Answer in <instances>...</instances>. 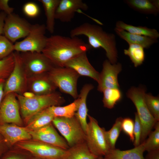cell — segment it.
I'll return each mask as SVG.
<instances>
[{"label": "cell", "instance_id": "1", "mask_svg": "<svg viewBox=\"0 0 159 159\" xmlns=\"http://www.w3.org/2000/svg\"><path fill=\"white\" fill-rule=\"evenodd\" d=\"M91 48L77 37L57 35L47 37L42 52L55 66L64 67L68 61Z\"/></svg>", "mask_w": 159, "mask_h": 159}, {"label": "cell", "instance_id": "2", "mask_svg": "<svg viewBox=\"0 0 159 159\" xmlns=\"http://www.w3.org/2000/svg\"><path fill=\"white\" fill-rule=\"evenodd\" d=\"M70 34L71 37L85 36L87 37L88 44L91 48H102L109 62L112 64L117 63L118 52L114 34L107 32L99 26L88 22L72 29Z\"/></svg>", "mask_w": 159, "mask_h": 159}, {"label": "cell", "instance_id": "3", "mask_svg": "<svg viewBox=\"0 0 159 159\" xmlns=\"http://www.w3.org/2000/svg\"><path fill=\"white\" fill-rule=\"evenodd\" d=\"M22 115L27 120L37 112L53 106H60L65 100L59 93L56 92L44 95H35L26 98L22 95L15 93Z\"/></svg>", "mask_w": 159, "mask_h": 159}, {"label": "cell", "instance_id": "4", "mask_svg": "<svg viewBox=\"0 0 159 159\" xmlns=\"http://www.w3.org/2000/svg\"><path fill=\"white\" fill-rule=\"evenodd\" d=\"M145 94L144 88L134 87L130 88L127 93V97L132 102L136 107V113L142 125L141 143L146 139L158 122L146 105L145 99Z\"/></svg>", "mask_w": 159, "mask_h": 159}, {"label": "cell", "instance_id": "5", "mask_svg": "<svg viewBox=\"0 0 159 159\" xmlns=\"http://www.w3.org/2000/svg\"><path fill=\"white\" fill-rule=\"evenodd\" d=\"M89 122L85 132V142L90 151L97 157H103L111 149L105 129L99 125L94 118L88 115Z\"/></svg>", "mask_w": 159, "mask_h": 159}, {"label": "cell", "instance_id": "6", "mask_svg": "<svg viewBox=\"0 0 159 159\" xmlns=\"http://www.w3.org/2000/svg\"><path fill=\"white\" fill-rule=\"evenodd\" d=\"M47 74L57 88L74 99L78 96L77 82L80 75L74 70L66 67H54Z\"/></svg>", "mask_w": 159, "mask_h": 159}, {"label": "cell", "instance_id": "7", "mask_svg": "<svg viewBox=\"0 0 159 159\" xmlns=\"http://www.w3.org/2000/svg\"><path fill=\"white\" fill-rule=\"evenodd\" d=\"M52 122L69 147L85 142V134L75 116L69 118L55 117Z\"/></svg>", "mask_w": 159, "mask_h": 159}, {"label": "cell", "instance_id": "8", "mask_svg": "<svg viewBox=\"0 0 159 159\" xmlns=\"http://www.w3.org/2000/svg\"><path fill=\"white\" fill-rule=\"evenodd\" d=\"M46 30L44 24L32 25L30 31L25 39L14 44V50L19 52H42L47 38L45 35Z\"/></svg>", "mask_w": 159, "mask_h": 159}, {"label": "cell", "instance_id": "9", "mask_svg": "<svg viewBox=\"0 0 159 159\" xmlns=\"http://www.w3.org/2000/svg\"><path fill=\"white\" fill-rule=\"evenodd\" d=\"M14 65L12 71L6 80L4 97L11 93L22 95L27 91L28 77L24 69L19 52H13Z\"/></svg>", "mask_w": 159, "mask_h": 159}, {"label": "cell", "instance_id": "10", "mask_svg": "<svg viewBox=\"0 0 159 159\" xmlns=\"http://www.w3.org/2000/svg\"><path fill=\"white\" fill-rule=\"evenodd\" d=\"M27 77L47 73L55 66L42 52H19Z\"/></svg>", "mask_w": 159, "mask_h": 159}, {"label": "cell", "instance_id": "11", "mask_svg": "<svg viewBox=\"0 0 159 159\" xmlns=\"http://www.w3.org/2000/svg\"><path fill=\"white\" fill-rule=\"evenodd\" d=\"M18 146L33 156L42 159H62L66 150L39 141L25 140L19 142Z\"/></svg>", "mask_w": 159, "mask_h": 159}, {"label": "cell", "instance_id": "12", "mask_svg": "<svg viewBox=\"0 0 159 159\" xmlns=\"http://www.w3.org/2000/svg\"><path fill=\"white\" fill-rule=\"evenodd\" d=\"M31 26L25 19L13 13L7 15L5 18L3 34L10 42H14L20 38L25 37Z\"/></svg>", "mask_w": 159, "mask_h": 159}, {"label": "cell", "instance_id": "13", "mask_svg": "<svg viewBox=\"0 0 159 159\" xmlns=\"http://www.w3.org/2000/svg\"><path fill=\"white\" fill-rule=\"evenodd\" d=\"M19 108L15 93H11L5 95L0 106V124L21 125L22 120L19 113Z\"/></svg>", "mask_w": 159, "mask_h": 159}, {"label": "cell", "instance_id": "14", "mask_svg": "<svg viewBox=\"0 0 159 159\" xmlns=\"http://www.w3.org/2000/svg\"><path fill=\"white\" fill-rule=\"evenodd\" d=\"M34 140L50 144L64 150L69 147L66 141L58 133L51 123L39 128L29 130Z\"/></svg>", "mask_w": 159, "mask_h": 159}, {"label": "cell", "instance_id": "15", "mask_svg": "<svg viewBox=\"0 0 159 159\" xmlns=\"http://www.w3.org/2000/svg\"><path fill=\"white\" fill-rule=\"evenodd\" d=\"M102 66L97 82L98 91L102 92L106 88H119L117 76L122 70L121 64L119 62L112 64L108 60H105Z\"/></svg>", "mask_w": 159, "mask_h": 159}, {"label": "cell", "instance_id": "16", "mask_svg": "<svg viewBox=\"0 0 159 159\" xmlns=\"http://www.w3.org/2000/svg\"><path fill=\"white\" fill-rule=\"evenodd\" d=\"M88 8L87 4L82 0H60L55 18L62 22H70L77 10L86 11Z\"/></svg>", "mask_w": 159, "mask_h": 159}, {"label": "cell", "instance_id": "17", "mask_svg": "<svg viewBox=\"0 0 159 159\" xmlns=\"http://www.w3.org/2000/svg\"><path fill=\"white\" fill-rule=\"evenodd\" d=\"M64 67L73 69L80 76L89 77L97 82L99 81L100 73L89 62L86 52L82 53L71 59L65 63Z\"/></svg>", "mask_w": 159, "mask_h": 159}, {"label": "cell", "instance_id": "18", "mask_svg": "<svg viewBox=\"0 0 159 159\" xmlns=\"http://www.w3.org/2000/svg\"><path fill=\"white\" fill-rule=\"evenodd\" d=\"M0 134L7 145H13L17 142L32 138L26 127L11 123L0 124Z\"/></svg>", "mask_w": 159, "mask_h": 159}, {"label": "cell", "instance_id": "19", "mask_svg": "<svg viewBox=\"0 0 159 159\" xmlns=\"http://www.w3.org/2000/svg\"><path fill=\"white\" fill-rule=\"evenodd\" d=\"M57 87L47 73L28 78L27 90L35 95H44L55 92Z\"/></svg>", "mask_w": 159, "mask_h": 159}, {"label": "cell", "instance_id": "20", "mask_svg": "<svg viewBox=\"0 0 159 159\" xmlns=\"http://www.w3.org/2000/svg\"><path fill=\"white\" fill-rule=\"evenodd\" d=\"M94 88L91 84H86L82 87L78 97L80 102L75 116L80 124L85 134L87 126V121L88 115L86 101L87 97L90 92Z\"/></svg>", "mask_w": 159, "mask_h": 159}, {"label": "cell", "instance_id": "21", "mask_svg": "<svg viewBox=\"0 0 159 159\" xmlns=\"http://www.w3.org/2000/svg\"><path fill=\"white\" fill-rule=\"evenodd\" d=\"M145 151L143 143L132 149L121 150L119 149H111L103 157V159H145Z\"/></svg>", "mask_w": 159, "mask_h": 159}, {"label": "cell", "instance_id": "22", "mask_svg": "<svg viewBox=\"0 0 159 159\" xmlns=\"http://www.w3.org/2000/svg\"><path fill=\"white\" fill-rule=\"evenodd\" d=\"M114 31L120 38L130 44H135L148 49L158 42L157 39L150 37L133 34L125 30L115 27Z\"/></svg>", "mask_w": 159, "mask_h": 159}, {"label": "cell", "instance_id": "23", "mask_svg": "<svg viewBox=\"0 0 159 159\" xmlns=\"http://www.w3.org/2000/svg\"><path fill=\"white\" fill-rule=\"evenodd\" d=\"M130 8L140 13L157 15L159 13V0H125Z\"/></svg>", "mask_w": 159, "mask_h": 159}, {"label": "cell", "instance_id": "24", "mask_svg": "<svg viewBox=\"0 0 159 159\" xmlns=\"http://www.w3.org/2000/svg\"><path fill=\"white\" fill-rule=\"evenodd\" d=\"M54 117L47 108L34 114L27 120L26 127L29 130H34L51 123Z\"/></svg>", "mask_w": 159, "mask_h": 159}, {"label": "cell", "instance_id": "25", "mask_svg": "<svg viewBox=\"0 0 159 159\" xmlns=\"http://www.w3.org/2000/svg\"><path fill=\"white\" fill-rule=\"evenodd\" d=\"M97 157L91 152L84 142L66 150L62 159H96Z\"/></svg>", "mask_w": 159, "mask_h": 159}, {"label": "cell", "instance_id": "26", "mask_svg": "<svg viewBox=\"0 0 159 159\" xmlns=\"http://www.w3.org/2000/svg\"><path fill=\"white\" fill-rule=\"evenodd\" d=\"M116 28L125 30L130 33L145 36L157 39L159 33L156 29L146 26H135L126 24L122 21H118L115 24Z\"/></svg>", "mask_w": 159, "mask_h": 159}, {"label": "cell", "instance_id": "27", "mask_svg": "<svg viewBox=\"0 0 159 159\" xmlns=\"http://www.w3.org/2000/svg\"><path fill=\"white\" fill-rule=\"evenodd\" d=\"M42 4L46 17V29L52 34L54 29L55 12L60 0H39Z\"/></svg>", "mask_w": 159, "mask_h": 159}, {"label": "cell", "instance_id": "28", "mask_svg": "<svg viewBox=\"0 0 159 159\" xmlns=\"http://www.w3.org/2000/svg\"><path fill=\"white\" fill-rule=\"evenodd\" d=\"M79 102L80 99L78 97L73 102L67 105L53 106L48 107L47 109L54 117H71L74 116Z\"/></svg>", "mask_w": 159, "mask_h": 159}, {"label": "cell", "instance_id": "29", "mask_svg": "<svg viewBox=\"0 0 159 159\" xmlns=\"http://www.w3.org/2000/svg\"><path fill=\"white\" fill-rule=\"evenodd\" d=\"M129 47L124 50L125 54L128 56L134 66L137 67L142 64L145 58L144 48L137 44H129Z\"/></svg>", "mask_w": 159, "mask_h": 159}, {"label": "cell", "instance_id": "30", "mask_svg": "<svg viewBox=\"0 0 159 159\" xmlns=\"http://www.w3.org/2000/svg\"><path fill=\"white\" fill-rule=\"evenodd\" d=\"M102 101L105 107L112 109L122 98V94L119 88H106L102 91Z\"/></svg>", "mask_w": 159, "mask_h": 159}, {"label": "cell", "instance_id": "31", "mask_svg": "<svg viewBox=\"0 0 159 159\" xmlns=\"http://www.w3.org/2000/svg\"><path fill=\"white\" fill-rule=\"evenodd\" d=\"M154 128V130L150 133L148 138L142 142L145 151L148 152L159 150V121L156 122Z\"/></svg>", "mask_w": 159, "mask_h": 159}, {"label": "cell", "instance_id": "32", "mask_svg": "<svg viewBox=\"0 0 159 159\" xmlns=\"http://www.w3.org/2000/svg\"><path fill=\"white\" fill-rule=\"evenodd\" d=\"M122 119L121 117L117 118L112 128L109 130L105 131L106 137L111 149L115 148L116 141L122 130Z\"/></svg>", "mask_w": 159, "mask_h": 159}, {"label": "cell", "instance_id": "33", "mask_svg": "<svg viewBox=\"0 0 159 159\" xmlns=\"http://www.w3.org/2000/svg\"><path fill=\"white\" fill-rule=\"evenodd\" d=\"M14 65L13 52L0 59V79L6 80L13 70Z\"/></svg>", "mask_w": 159, "mask_h": 159}, {"label": "cell", "instance_id": "34", "mask_svg": "<svg viewBox=\"0 0 159 159\" xmlns=\"http://www.w3.org/2000/svg\"><path fill=\"white\" fill-rule=\"evenodd\" d=\"M145 101L146 105L155 119L159 120V98L150 94H145Z\"/></svg>", "mask_w": 159, "mask_h": 159}, {"label": "cell", "instance_id": "35", "mask_svg": "<svg viewBox=\"0 0 159 159\" xmlns=\"http://www.w3.org/2000/svg\"><path fill=\"white\" fill-rule=\"evenodd\" d=\"M14 51V44L4 36L0 35V59L11 54Z\"/></svg>", "mask_w": 159, "mask_h": 159}, {"label": "cell", "instance_id": "36", "mask_svg": "<svg viewBox=\"0 0 159 159\" xmlns=\"http://www.w3.org/2000/svg\"><path fill=\"white\" fill-rule=\"evenodd\" d=\"M33 156L30 153L25 150L10 151L5 152L0 159H31Z\"/></svg>", "mask_w": 159, "mask_h": 159}, {"label": "cell", "instance_id": "37", "mask_svg": "<svg viewBox=\"0 0 159 159\" xmlns=\"http://www.w3.org/2000/svg\"><path fill=\"white\" fill-rule=\"evenodd\" d=\"M134 121L129 117L123 118L121 124L122 130L130 138L132 142L134 140Z\"/></svg>", "mask_w": 159, "mask_h": 159}, {"label": "cell", "instance_id": "38", "mask_svg": "<svg viewBox=\"0 0 159 159\" xmlns=\"http://www.w3.org/2000/svg\"><path fill=\"white\" fill-rule=\"evenodd\" d=\"M142 130V125L136 112L135 114L133 131L134 138V140L133 143L135 147L137 146L140 144Z\"/></svg>", "mask_w": 159, "mask_h": 159}, {"label": "cell", "instance_id": "39", "mask_svg": "<svg viewBox=\"0 0 159 159\" xmlns=\"http://www.w3.org/2000/svg\"><path fill=\"white\" fill-rule=\"evenodd\" d=\"M23 10L26 16L31 18L37 16L39 13L38 6L33 2H28L25 4L23 7Z\"/></svg>", "mask_w": 159, "mask_h": 159}, {"label": "cell", "instance_id": "40", "mask_svg": "<svg viewBox=\"0 0 159 159\" xmlns=\"http://www.w3.org/2000/svg\"><path fill=\"white\" fill-rule=\"evenodd\" d=\"M9 0H0V10H1L7 15L13 13L14 8L9 5Z\"/></svg>", "mask_w": 159, "mask_h": 159}, {"label": "cell", "instance_id": "41", "mask_svg": "<svg viewBox=\"0 0 159 159\" xmlns=\"http://www.w3.org/2000/svg\"><path fill=\"white\" fill-rule=\"evenodd\" d=\"M7 15L3 11L0 12V35L3 34L4 21Z\"/></svg>", "mask_w": 159, "mask_h": 159}, {"label": "cell", "instance_id": "42", "mask_svg": "<svg viewBox=\"0 0 159 159\" xmlns=\"http://www.w3.org/2000/svg\"><path fill=\"white\" fill-rule=\"evenodd\" d=\"M145 159H159V150L148 152Z\"/></svg>", "mask_w": 159, "mask_h": 159}, {"label": "cell", "instance_id": "43", "mask_svg": "<svg viewBox=\"0 0 159 159\" xmlns=\"http://www.w3.org/2000/svg\"><path fill=\"white\" fill-rule=\"evenodd\" d=\"M7 145L4 140L0 134V158L6 152L5 145Z\"/></svg>", "mask_w": 159, "mask_h": 159}, {"label": "cell", "instance_id": "44", "mask_svg": "<svg viewBox=\"0 0 159 159\" xmlns=\"http://www.w3.org/2000/svg\"><path fill=\"white\" fill-rule=\"evenodd\" d=\"M5 80L0 79V106L4 97V88Z\"/></svg>", "mask_w": 159, "mask_h": 159}, {"label": "cell", "instance_id": "45", "mask_svg": "<svg viewBox=\"0 0 159 159\" xmlns=\"http://www.w3.org/2000/svg\"><path fill=\"white\" fill-rule=\"evenodd\" d=\"M21 95L25 97L28 98L33 97L35 95L33 92L29 91H26L24 92Z\"/></svg>", "mask_w": 159, "mask_h": 159}, {"label": "cell", "instance_id": "46", "mask_svg": "<svg viewBox=\"0 0 159 159\" xmlns=\"http://www.w3.org/2000/svg\"><path fill=\"white\" fill-rule=\"evenodd\" d=\"M31 159H42L39 158H38L36 157L33 156Z\"/></svg>", "mask_w": 159, "mask_h": 159}, {"label": "cell", "instance_id": "47", "mask_svg": "<svg viewBox=\"0 0 159 159\" xmlns=\"http://www.w3.org/2000/svg\"><path fill=\"white\" fill-rule=\"evenodd\" d=\"M96 159H103V157H98Z\"/></svg>", "mask_w": 159, "mask_h": 159}]
</instances>
